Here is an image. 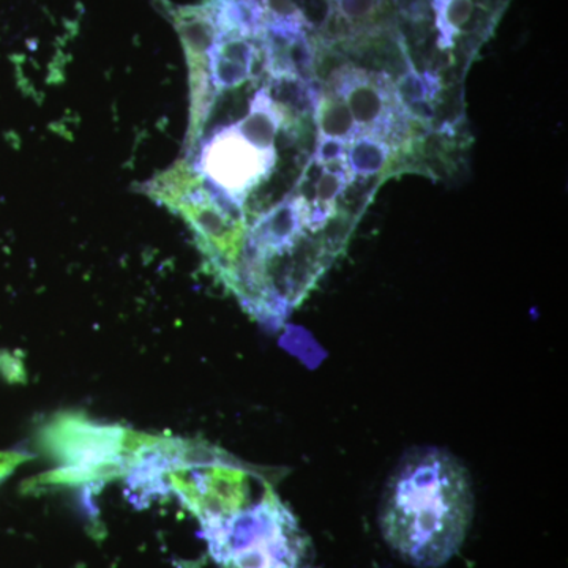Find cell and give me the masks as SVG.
Segmentation results:
<instances>
[{"label":"cell","mask_w":568,"mask_h":568,"mask_svg":"<svg viewBox=\"0 0 568 568\" xmlns=\"http://www.w3.org/2000/svg\"><path fill=\"white\" fill-rule=\"evenodd\" d=\"M473 517L469 473L446 448L406 452L381 499V532L399 558L417 568H439L454 558Z\"/></svg>","instance_id":"1"},{"label":"cell","mask_w":568,"mask_h":568,"mask_svg":"<svg viewBox=\"0 0 568 568\" xmlns=\"http://www.w3.org/2000/svg\"><path fill=\"white\" fill-rule=\"evenodd\" d=\"M220 568H310L313 545L272 485L233 514L201 523Z\"/></svg>","instance_id":"2"},{"label":"cell","mask_w":568,"mask_h":568,"mask_svg":"<svg viewBox=\"0 0 568 568\" xmlns=\"http://www.w3.org/2000/svg\"><path fill=\"white\" fill-rule=\"evenodd\" d=\"M152 440L153 436L88 417H54L41 429L40 443L59 466L40 484L80 485L126 476Z\"/></svg>","instance_id":"3"},{"label":"cell","mask_w":568,"mask_h":568,"mask_svg":"<svg viewBox=\"0 0 568 568\" xmlns=\"http://www.w3.org/2000/svg\"><path fill=\"white\" fill-rule=\"evenodd\" d=\"M332 92L349 108L358 129L366 134L383 138L403 136L406 132L402 103L392 91L390 81L383 73L339 65L328 77Z\"/></svg>","instance_id":"4"},{"label":"cell","mask_w":568,"mask_h":568,"mask_svg":"<svg viewBox=\"0 0 568 568\" xmlns=\"http://www.w3.org/2000/svg\"><path fill=\"white\" fill-rule=\"evenodd\" d=\"M316 125L320 134L317 140L339 141L343 144L362 133L347 104L332 91L324 92L316 102Z\"/></svg>","instance_id":"5"},{"label":"cell","mask_w":568,"mask_h":568,"mask_svg":"<svg viewBox=\"0 0 568 568\" xmlns=\"http://www.w3.org/2000/svg\"><path fill=\"white\" fill-rule=\"evenodd\" d=\"M392 159L390 142L373 134L354 138L346 144V164L351 175L372 178L386 170Z\"/></svg>","instance_id":"6"},{"label":"cell","mask_w":568,"mask_h":568,"mask_svg":"<svg viewBox=\"0 0 568 568\" xmlns=\"http://www.w3.org/2000/svg\"><path fill=\"white\" fill-rule=\"evenodd\" d=\"M436 13V28L439 31V44L454 47L459 33L465 31L474 17L476 0H433Z\"/></svg>","instance_id":"7"},{"label":"cell","mask_w":568,"mask_h":568,"mask_svg":"<svg viewBox=\"0 0 568 568\" xmlns=\"http://www.w3.org/2000/svg\"><path fill=\"white\" fill-rule=\"evenodd\" d=\"M335 18L343 26L345 32L369 24L377 13L383 10L384 0H334Z\"/></svg>","instance_id":"8"},{"label":"cell","mask_w":568,"mask_h":568,"mask_svg":"<svg viewBox=\"0 0 568 568\" xmlns=\"http://www.w3.org/2000/svg\"><path fill=\"white\" fill-rule=\"evenodd\" d=\"M28 458V455L20 452H0V481L9 477Z\"/></svg>","instance_id":"9"}]
</instances>
